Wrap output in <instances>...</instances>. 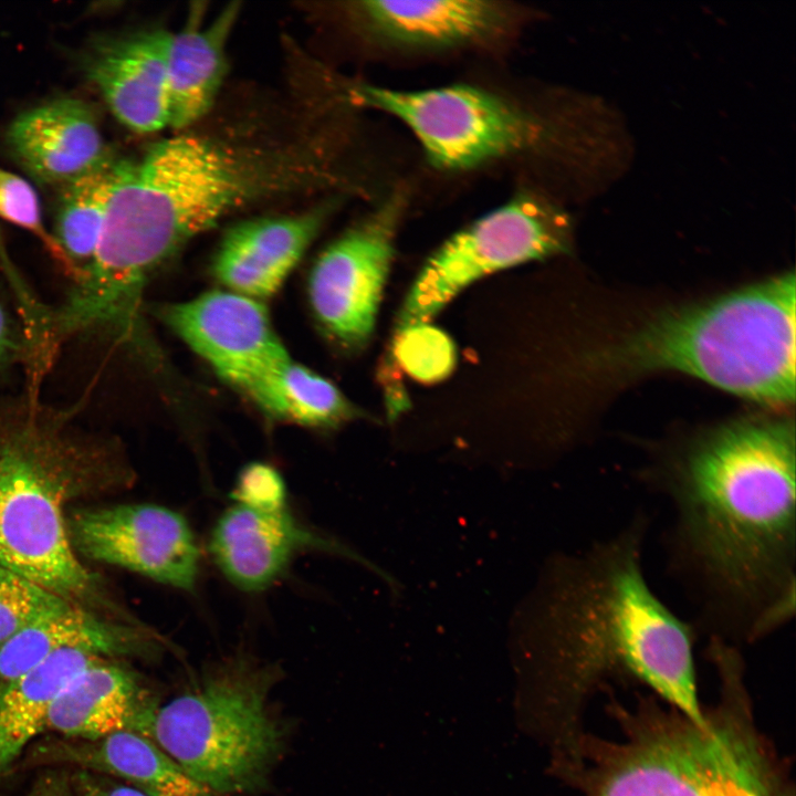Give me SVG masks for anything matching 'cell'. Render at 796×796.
<instances>
[{
  "label": "cell",
  "instance_id": "obj_8",
  "mask_svg": "<svg viewBox=\"0 0 796 796\" xmlns=\"http://www.w3.org/2000/svg\"><path fill=\"white\" fill-rule=\"evenodd\" d=\"M346 92L350 103L405 124L442 170H470L541 149L558 134L541 115L468 84L405 91L358 83Z\"/></svg>",
  "mask_w": 796,
  "mask_h": 796
},
{
  "label": "cell",
  "instance_id": "obj_5",
  "mask_svg": "<svg viewBox=\"0 0 796 796\" xmlns=\"http://www.w3.org/2000/svg\"><path fill=\"white\" fill-rule=\"evenodd\" d=\"M113 442L73 410L24 389L0 396V568L72 601L96 593L78 561L63 507L76 486L118 471Z\"/></svg>",
  "mask_w": 796,
  "mask_h": 796
},
{
  "label": "cell",
  "instance_id": "obj_12",
  "mask_svg": "<svg viewBox=\"0 0 796 796\" xmlns=\"http://www.w3.org/2000/svg\"><path fill=\"white\" fill-rule=\"evenodd\" d=\"M159 318L235 388L253 374L289 356L266 307L258 300L210 291L166 304Z\"/></svg>",
  "mask_w": 796,
  "mask_h": 796
},
{
  "label": "cell",
  "instance_id": "obj_17",
  "mask_svg": "<svg viewBox=\"0 0 796 796\" xmlns=\"http://www.w3.org/2000/svg\"><path fill=\"white\" fill-rule=\"evenodd\" d=\"M327 212L317 208L235 224L214 255V276L228 291L258 301L273 295L318 234Z\"/></svg>",
  "mask_w": 796,
  "mask_h": 796
},
{
  "label": "cell",
  "instance_id": "obj_7",
  "mask_svg": "<svg viewBox=\"0 0 796 796\" xmlns=\"http://www.w3.org/2000/svg\"><path fill=\"white\" fill-rule=\"evenodd\" d=\"M275 681L273 667L244 657L219 663L158 706L149 739L213 793L256 790L283 750Z\"/></svg>",
  "mask_w": 796,
  "mask_h": 796
},
{
  "label": "cell",
  "instance_id": "obj_18",
  "mask_svg": "<svg viewBox=\"0 0 796 796\" xmlns=\"http://www.w3.org/2000/svg\"><path fill=\"white\" fill-rule=\"evenodd\" d=\"M164 33L156 29L106 40L87 62L88 78L112 114L135 133L169 127Z\"/></svg>",
  "mask_w": 796,
  "mask_h": 796
},
{
  "label": "cell",
  "instance_id": "obj_24",
  "mask_svg": "<svg viewBox=\"0 0 796 796\" xmlns=\"http://www.w3.org/2000/svg\"><path fill=\"white\" fill-rule=\"evenodd\" d=\"M117 159L102 165L61 186L53 237L74 280L92 260L98 244L114 186Z\"/></svg>",
  "mask_w": 796,
  "mask_h": 796
},
{
  "label": "cell",
  "instance_id": "obj_13",
  "mask_svg": "<svg viewBox=\"0 0 796 796\" xmlns=\"http://www.w3.org/2000/svg\"><path fill=\"white\" fill-rule=\"evenodd\" d=\"M303 549L350 558L391 580L350 547L306 527L286 505L262 509L234 502L220 515L209 540L210 555L220 572L232 585L249 593L271 586Z\"/></svg>",
  "mask_w": 796,
  "mask_h": 796
},
{
  "label": "cell",
  "instance_id": "obj_2",
  "mask_svg": "<svg viewBox=\"0 0 796 796\" xmlns=\"http://www.w3.org/2000/svg\"><path fill=\"white\" fill-rule=\"evenodd\" d=\"M649 519L548 567L524 641L515 715L551 761L574 756L585 713L611 680H633L687 716L703 721L691 622L677 616L647 580L642 557Z\"/></svg>",
  "mask_w": 796,
  "mask_h": 796
},
{
  "label": "cell",
  "instance_id": "obj_30",
  "mask_svg": "<svg viewBox=\"0 0 796 796\" xmlns=\"http://www.w3.org/2000/svg\"><path fill=\"white\" fill-rule=\"evenodd\" d=\"M70 779L74 796H148L130 785L87 771L74 769Z\"/></svg>",
  "mask_w": 796,
  "mask_h": 796
},
{
  "label": "cell",
  "instance_id": "obj_16",
  "mask_svg": "<svg viewBox=\"0 0 796 796\" xmlns=\"http://www.w3.org/2000/svg\"><path fill=\"white\" fill-rule=\"evenodd\" d=\"M6 142L29 175L60 187L112 157L94 112L76 98H57L20 114Z\"/></svg>",
  "mask_w": 796,
  "mask_h": 796
},
{
  "label": "cell",
  "instance_id": "obj_25",
  "mask_svg": "<svg viewBox=\"0 0 796 796\" xmlns=\"http://www.w3.org/2000/svg\"><path fill=\"white\" fill-rule=\"evenodd\" d=\"M72 605L75 603L21 575L0 568V643Z\"/></svg>",
  "mask_w": 796,
  "mask_h": 796
},
{
  "label": "cell",
  "instance_id": "obj_9",
  "mask_svg": "<svg viewBox=\"0 0 796 796\" xmlns=\"http://www.w3.org/2000/svg\"><path fill=\"white\" fill-rule=\"evenodd\" d=\"M572 223L548 198L522 192L452 234L425 262L395 333L429 323L464 287L493 272L567 252Z\"/></svg>",
  "mask_w": 796,
  "mask_h": 796
},
{
  "label": "cell",
  "instance_id": "obj_19",
  "mask_svg": "<svg viewBox=\"0 0 796 796\" xmlns=\"http://www.w3.org/2000/svg\"><path fill=\"white\" fill-rule=\"evenodd\" d=\"M157 701L138 674L103 659L76 675L55 699L48 732L75 740H98L121 732L149 739Z\"/></svg>",
  "mask_w": 796,
  "mask_h": 796
},
{
  "label": "cell",
  "instance_id": "obj_20",
  "mask_svg": "<svg viewBox=\"0 0 796 796\" xmlns=\"http://www.w3.org/2000/svg\"><path fill=\"white\" fill-rule=\"evenodd\" d=\"M84 650L106 659L151 658L160 643L150 632L100 617L72 605L0 643V680L18 677L64 650Z\"/></svg>",
  "mask_w": 796,
  "mask_h": 796
},
{
  "label": "cell",
  "instance_id": "obj_1",
  "mask_svg": "<svg viewBox=\"0 0 796 796\" xmlns=\"http://www.w3.org/2000/svg\"><path fill=\"white\" fill-rule=\"evenodd\" d=\"M671 510L668 568L696 633L737 648L796 608V441L788 419L723 426L643 475Z\"/></svg>",
  "mask_w": 796,
  "mask_h": 796
},
{
  "label": "cell",
  "instance_id": "obj_10",
  "mask_svg": "<svg viewBox=\"0 0 796 796\" xmlns=\"http://www.w3.org/2000/svg\"><path fill=\"white\" fill-rule=\"evenodd\" d=\"M405 206L402 192L388 197L332 242L311 270L313 313L346 349L362 348L373 334Z\"/></svg>",
  "mask_w": 796,
  "mask_h": 796
},
{
  "label": "cell",
  "instance_id": "obj_11",
  "mask_svg": "<svg viewBox=\"0 0 796 796\" xmlns=\"http://www.w3.org/2000/svg\"><path fill=\"white\" fill-rule=\"evenodd\" d=\"M74 549L177 589L191 591L200 552L187 520L156 504L81 510L69 525Z\"/></svg>",
  "mask_w": 796,
  "mask_h": 796
},
{
  "label": "cell",
  "instance_id": "obj_26",
  "mask_svg": "<svg viewBox=\"0 0 796 796\" xmlns=\"http://www.w3.org/2000/svg\"><path fill=\"white\" fill-rule=\"evenodd\" d=\"M392 354L405 371L423 383L446 378L453 369L457 358L451 338L428 323L395 333Z\"/></svg>",
  "mask_w": 796,
  "mask_h": 796
},
{
  "label": "cell",
  "instance_id": "obj_22",
  "mask_svg": "<svg viewBox=\"0 0 796 796\" xmlns=\"http://www.w3.org/2000/svg\"><path fill=\"white\" fill-rule=\"evenodd\" d=\"M103 659L84 650H64L18 677L0 680V779L48 732L51 708L63 689Z\"/></svg>",
  "mask_w": 796,
  "mask_h": 796
},
{
  "label": "cell",
  "instance_id": "obj_23",
  "mask_svg": "<svg viewBox=\"0 0 796 796\" xmlns=\"http://www.w3.org/2000/svg\"><path fill=\"white\" fill-rule=\"evenodd\" d=\"M237 388L272 418L300 426L329 429L363 416L333 383L290 356Z\"/></svg>",
  "mask_w": 796,
  "mask_h": 796
},
{
  "label": "cell",
  "instance_id": "obj_6",
  "mask_svg": "<svg viewBox=\"0 0 796 796\" xmlns=\"http://www.w3.org/2000/svg\"><path fill=\"white\" fill-rule=\"evenodd\" d=\"M795 304L792 271L657 317L607 356L628 370H675L786 405L795 399Z\"/></svg>",
  "mask_w": 796,
  "mask_h": 796
},
{
  "label": "cell",
  "instance_id": "obj_29",
  "mask_svg": "<svg viewBox=\"0 0 796 796\" xmlns=\"http://www.w3.org/2000/svg\"><path fill=\"white\" fill-rule=\"evenodd\" d=\"M29 343L23 324L0 303V373L15 364L27 366Z\"/></svg>",
  "mask_w": 796,
  "mask_h": 796
},
{
  "label": "cell",
  "instance_id": "obj_15",
  "mask_svg": "<svg viewBox=\"0 0 796 796\" xmlns=\"http://www.w3.org/2000/svg\"><path fill=\"white\" fill-rule=\"evenodd\" d=\"M355 12L380 41L426 49L490 44L515 22L513 9L485 0H369L357 2Z\"/></svg>",
  "mask_w": 796,
  "mask_h": 796
},
{
  "label": "cell",
  "instance_id": "obj_3",
  "mask_svg": "<svg viewBox=\"0 0 796 796\" xmlns=\"http://www.w3.org/2000/svg\"><path fill=\"white\" fill-rule=\"evenodd\" d=\"M334 178L310 150L262 148L179 134L138 158L117 159L92 260L71 285L90 321L126 327L143 318L151 275L188 241L249 203Z\"/></svg>",
  "mask_w": 796,
  "mask_h": 796
},
{
  "label": "cell",
  "instance_id": "obj_21",
  "mask_svg": "<svg viewBox=\"0 0 796 796\" xmlns=\"http://www.w3.org/2000/svg\"><path fill=\"white\" fill-rule=\"evenodd\" d=\"M240 10L230 3L203 27L193 15L181 30H165L169 127L186 129L210 111L228 71L227 43Z\"/></svg>",
  "mask_w": 796,
  "mask_h": 796
},
{
  "label": "cell",
  "instance_id": "obj_27",
  "mask_svg": "<svg viewBox=\"0 0 796 796\" xmlns=\"http://www.w3.org/2000/svg\"><path fill=\"white\" fill-rule=\"evenodd\" d=\"M0 218L36 235L66 272V262L57 243L43 227L36 192L27 180L1 168Z\"/></svg>",
  "mask_w": 796,
  "mask_h": 796
},
{
  "label": "cell",
  "instance_id": "obj_28",
  "mask_svg": "<svg viewBox=\"0 0 796 796\" xmlns=\"http://www.w3.org/2000/svg\"><path fill=\"white\" fill-rule=\"evenodd\" d=\"M233 499L262 509L282 507L286 505L285 485L274 468L253 462L240 472Z\"/></svg>",
  "mask_w": 796,
  "mask_h": 796
},
{
  "label": "cell",
  "instance_id": "obj_31",
  "mask_svg": "<svg viewBox=\"0 0 796 796\" xmlns=\"http://www.w3.org/2000/svg\"><path fill=\"white\" fill-rule=\"evenodd\" d=\"M17 796H74L70 772L60 767L44 768L30 786Z\"/></svg>",
  "mask_w": 796,
  "mask_h": 796
},
{
  "label": "cell",
  "instance_id": "obj_4",
  "mask_svg": "<svg viewBox=\"0 0 796 796\" xmlns=\"http://www.w3.org/2000/svg\"><path fill=\"white\" fill-rule=\"evenodd\" d=\"M718 696L695 721L653 695L610 699L617 734L586 732L549 773L576 796H796L787 762L757 723L741 649L710 641Z\"/></svg>",
  "mask_w": 796,
  "mask_h": 796
},
{
  "label": "cell",
  "instance_id": "obj_14",
  "mask_svg": "<svg viewBox=\"0 0 796 796\" xmlns=\"http://www.w3.org/2000/svg\"><path fill=\"white\" fill-rule=\"evenodd\" d=\"M60 767L121 778L148 796H213L150 739L121 732L98 740L36 741L17 768Z\"/></svg>",
  "mask_w": 796,
  "mask_h": 796
}]
</instances>
